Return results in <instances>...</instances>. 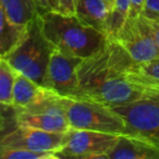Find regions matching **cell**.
I'll use <instances>...</instances> for the list:
<instances>
[{
	"label": "cell",
	"mask_w": 159,
	"mask_h": 159,
	"mask_svg": "<svg viewBox=\"0 0 159 159\" xmlns=\"http://www.w3.org/2000/svg\"><path fill=\"white\" fill-rule=\"evenodd\" d=\"M115 40L124 47L136 63H143L159 57V50L150 27L143 16L137 19H128Z\"/></svg>",
	"instance_id": "obj_10"
},
{
	"label": "cell",
	"mask_w": 159,
	"mask_h": 159,
	"mask_svg": "<svg viewBox=\"0 0 159 159\" xmlns=\"http://www.w3.org/2000/svg\"><path fill=\"white\" fill-rule=\"evenodd\" d=\"M0 109L7 117V123L0 132V146L55 154L63 146L69 131L66 133H56L19 125L14 122L12 105L0 106Z\"/></svg>",
	"instance_id": "obj_5"
},
{
	"label": "cell",
	"mask_w": 159,
	"mask_h": 159,
	"mask_svg": "<svg viewBox=\"0 0 159 159\" xmlns=\"http://www.w3.org/2000/svg\"><path fill=\"white\" fill-rule=\"evenodd\" d=\"M27 26H20L11 22L0 1V56L9 55L23 39Z\"/></svg>",
	"instance_id": "obj_14"
},
{
	"label": "cell",
	"mask_w": 159,
	"mask_h": 159,
	"mask_svg": "<svg viewBox=\"0 0 159 159\" xmlns=\"http://www.w3.org/2000/svg\"><path fill=\"white\" fill-rule=\"evenodd\" d=\"M57 159L55 152H32L24 148L0 146V159Z\"/></svg>",
	"instance_id": "obj_19"
},
{
	"label": "cell",
	"mask_w": 159,
	"mask_h": 159,
	"mask_svg": "<svg viewBox=\"0 0 159 159\" xmlns=\"http://www.w3.org/2000/svg\"><path fill=\"white\" fill-rule=\"evenodd\" d=\"M107 156L108 159H159V146L142 137L122 134Z\"/></svg>",
	"instance_id": "obj_11"
},
{
	"label": "cell",
	"mask_w": 159,
	"mask_h": 159,
	"mask_svg": "<svg viewBox=\"0 0 159 159\" xmlns=\"http://www.w3.org/2000/svg\"><path fill=\"white\" fill-rule=\"evenodd\" d=\"M11 22L20 26H27L40 11L35 0H0Z\"/></svg>",
	"instance_id": "obj_15"
},
{
	"label": "cell",
	"mask_w": 159,
	"mask_h": 159,
	"mask_svg": "<svg viewBox=\"0 0 159 159\" xmlns=\"http://www.w3.org/2000/svg\"><path fill=\"white\" fill-rule=\"evenodd\" d=\"M154 144H155V145H157V146H159V133L156 135V137L154 139Z\"/></svg>",
	"instance_id": "obj_27"
},
{
	"label": "cell",
	"mask_w": 159,
	"mask_h": 159,
	"mask_svg": "<svg viewBox=\"0 0 159 159\" xmlns=\"http://www.w3.org/2000/svg\"><path fill=\"white\" fill-rule=\"evenodd\" d=\"M119 135L97 131L70 129L63 146L56 152L58 158L108 159V152L113 147Z\"/></svg>",
	"instance_id": "obj_8"
},
{
	"label": "cell",
	"mask_w": 159,
	"mask_h": 159,
	"mask_svg": "<svg viewBox=\"0 0 159 159\" xmlns=\"http://www.w3.org/2000/svg\"><path fill=\"white\" fill-rule=\"evenodd\" d=\"M16 72L5 57L0 56V106L12 105V91Z\"/></svg>",
	"instance_id": "obj_18"
},
{
	"label": "cell",
	"mask_w": 159,
	"mask_h": 159,
	"mask_svg": "<svg viewBox=\"0 0 159 159\" xmlns=\"http://www.w3.org/2000/svg\"><path fill=\"white\" fill-rule=\"evenodd\" d=\"M6 123H7V117H6L5 113L2 112V110L0 109V132L3 130Z\"/></svg>",
	"instance_id": "obj_25"
},
{
	"label": "cell",
	"mask_w": 159,
	"mask_h": 159,
	"mask_svg": "<svg viewBox=\"0 0 159 159\" xmlns=\"http://www.w3.org/2000/svg\"><path fill=\"white\" fill-rule=\"evenodd\" d=\"M35 2L36 5H37L38 9H39L40 13L44 11H47L48 10V8H47V2H46V0H35Z\"/></svg>",
	"instance_id": "obj_24"
},
{
	"label": "cell",
	"mask_w": 159,
	"mask_h": 159,
	"mask_svg": "<svg viewBox=\"0 0 159 159\" xmlns=\"http://www.w3.org/2000/svg\"><path fill=\"white\" fill-rule=\"evenodd\" d=\"M66 97L51 91L38 102L26 107H13V119L19 125L30 126L56 133H66L70 130L64 105Z\"/></svg>",
	"instance_id": "obj_6"
},
{
	"label": "cell",
	"mask_w": 159,
	"mask_h": 159,
	"mask_svg": "<svg viewBox=\"0 0 159 159\" xmlns=\"http://www.w3.org/2000/svg\"><path fill=\"white\" fill-rule=\"evenodd\" d=\"M48 10L61 14H75V0H46Z\"/></svg>",
	"instance_id": "obj_20"
},
{
	"label": "cell",
	"mask_w": 159,
	"mask_h": 159,
	"mask_svg": "<svg viewBox=\"0 0 159 159\" xmlns=\"http://www.w3.org/2000/svg\"><path fill=\"white\" fill-rule=\"evenodd\" d=\"M110 9L104 0H75V16L85 24L106 34Z\"/></svg>",
	"instance_id": "obj_13"
},
{
	"label": "cell",
	"mask_w": 159,
	"mask_h": 159,
	"mask_svg": "<svg viewBox=\"0 0 159 159\" xmlns=\"http://www.w3.org/2000/svg\"><path fill=\"white\" fill-rule=\"evenodd\" d=\"M131 0H116L109 12L106 23V35L109 39H116L125 24L129 16Z\"/></svg>",
	"instance_id": "obj_17"
},
{
	"label": "cell",
	"mask_w": 159,
	"mask_h": 159,
	"mask_svg": "<svg viewBox=\"0 0 159 159\" xmlns=\"http://www.w3.org/2000/svg\"><path fill=\"white\" fill-rule=\"evenodd\" d=\"M45 37L66 55L86 59L99 51L108 40L106 34L85 24L75 14L47 10L40 13Z\"/></svg>",
	"instance_id": "obj_2"
},
{
	"label": "cell",
	"mask_w": 159,
	"mask_h": 159,
	"mask_svg": "<svg viewBox=\"0 0 159 159\" xmlns=\"http://www.w3.org/2000/svg\"><path fill=\"white\" fill-rule=\"evenodd\" d=\"M129 76L147 87L159 89V57L143 63H136Z\"/></svg>",
	"instance_id": "obj_16"
},
{
	"label": "cell",
	"mask_w": 159,
	"mask_h": 159,
	"mask_svg": "<svg viewBox=\"0 0 159 159\" xmlns=\"http://www.w3.org/2000/svg\"><path fill=\"white\" fill-rule=\"evenodd\" d=\"M105 2L107 3V6H108V8L109 9H112V7H113V5H115V1L116 0H104Z\"/></svg>",
	"instance_id": "obj_26"
},
{
	"label": "cell",
	"mask_w": 159,
	"mask_h": 159,
	"mask_svg": "<svg viewBox=\"0 0 159 159\" xmlns=\"http://www.w3.org/2000/svg\"><path fill=\"white\" fill-rule=\"evenodd\" d=\"M112 109L124 120L129 135L154 143V139L159 133V91Z\"/></svg>",
	"instance_id": "obj_7"
},
{
	"label": "cell",
	"mask_w": 159,
	"mask_h": 159,
	"mask_svg": "<svg viewBox=\"0 0 159 159\" xmlns=\"http://www.w3.org/2000/svg\"><path fill=\"white\" fill-rule=\"evenodd\" d=\"M50 92L47 87L16 72L12 91V106L21 108L33 105L46 98Z\"/></svg>",
	"instance_id": "obj_12"
},
{
	"label": "cell",
	"mask_w": 159,
	"mask_h": 159,
	"mask_svg": "<svg viewBox=\"0 0 159 159\" xmlns=\"http://www.w3.org/2000/svg\"><path fill=\"white\" fill-rule=\"evenodd\" d=\"M82 60L53 48L44 86L62 97L82 98L77 76V68Z\"/></svg>",
	"instance_id": "obj_9"
},
{
	"label": "cell",
	"mask_w": 159,
	"mask_h": 159,
	"mask_svg": "<svg viewBox=\"0 0 159 159\" xmlns=\"http://www.w3.org/2000/svg\"><path fill=\"white\" fill-rule=\"evenodd\" d=\"M146 20H147L148 25L150 27V31H152V37H154L156 46L159 50V21H152V20H148V19H146Z\"/></svg>",
	"instance_id": "obj_23"
},
{
	"label": "cell",
	"mask_w": 159,
	"mask_h": 159,
	"mask_svg": "<svg viewBox=\"0 0 159 159\" xmlns=\"http://www.w3.org/2000/svg\"><path fill=\"white\" fill-rule=\"evenodd\" d=\"M142 16L148 20L159 21V0H145Z\"/></svg>",
	"instance_id": "obj_21"
},
{
	"label": "cell",
	"mask_w": 159,
	"mask_h": 159,
	"mask_svg": "<svg viewBox=\"0 0 159 159\" xmlns=\"http://www.w3.org/2000/svg\"><path fill=\"white\" fill-rule=\"evenodd\" d=\"M52 50L53 46L44 35L42 18L38 14L27 25L23 39L5 58L16 72L30 77L44 86Z\"/></svg>",
	"instance_id": "obj_3"
},
{
	"label": "cell",
	"mask_w": 159,
	"mask_h": 159,
	"mask_svg": "<svg viewBox=\"0 0 159 159\" xmlns=\"http://www.w3.org/2000/svg\"><path fill=\"white\" fill-rule=\"evenodd\" d=\"M135 64L120 43L108 38L99 51L83 59L77 68L82 98L113 108L159 91L139 84L129 76Z\"/></svg>",
	"instance_id": "obj_1"
},
{
	"label": "cell",
	"mask_w": 159,
	"mask_h": 159,
	"mask_svg": "<svg viewBox=\"0 0 159 159\" xmlns=\"http://www.w3.org/2000/svg\"><path fill=\"white\" fill-rule=\"evenodd\" d=\"M64 105L71 129L116 135L130 134L124 120L111 107L87 98L69 97H66Z\"/></svg>",
	"instance_id": "obj_4"
},
{
	"label": "cell",
	"mask_w": 159,
	"mask_h": 159,
	"mask_svg": "<svg viewBox=\"0 0 159 159\" xmlns=\"http://www.w3.org/2000/svg\"><path fill=\"white\" fill-rule=\"evenodd\" d=\"M145 0H131L128 19H137L142 16Z\"/></svg>",
	"instance_id": "obj_22"
}]
</instances>
